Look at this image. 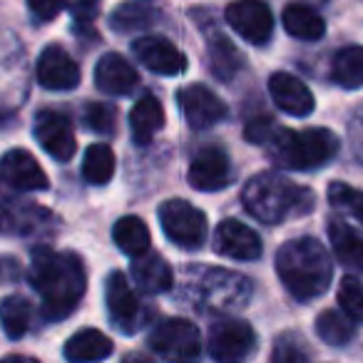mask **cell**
I'll list each match as a JSON object with an SVG mask.
<instances>
[{"instance_id":"obj_20","label":"cell","mask_w":363,"mask_h":363,"mask_svg":"<svg viewBox=\"0 0 363 363\" xmlns=\"http://www.w3.org/2000/svg\"><path fill=\"white\" fill-rule=\"evenodd\" d=\"M132 279L145 294H162L172 289L174 274L160 254L147 252L142 257H135V262H132Z\"/></svg>"},{"instance_id":"obj_3","label":"cell","mask_w":363,"mask_h":363,"mask_svg":"<svg viewBox=\"0 0 363 363\" xmlns=\"http://www.w3.org/2000/svg\"><path fill=\"white\" fill-rule=\"evenodd\" d=\"M244 207L252 217L264 224H279L289 217L308 214L313 207V194L298 187L277 172H262L244 184Z\"/></svg>"},{"instance_id":"obj_4","label":"cell","mask_w":363,"mask_h":363,"mask_svg":"<svg viewBox=\"0 0 363 363\" xmlns=\"http://www.w3.org/2000/svg\"><path fill=\"white\" fill-rule=\"evenodd\" d=\"M272 160L286 169H316L333 160L338 152V137L326 127H311V130H284L277 127L272 140L267 142Z\"/></svg>"},{"instance_id":"obj_29","label":"cell","mask_w":363,"mask_h":363,"mask_svg":"<svg viewBox=\"0 0 363 363\" xmlns=\"http://www.w3.org/2000/svg\"><path fill=\"white\" fill-rule=\"evenodd\" d=\"M115 174V152L102 142H95L85 150L82 177L90 184H107Z\"/></svg>"},{"instance_id":"obj_15","label":"cell","mask_w":363,"mask_h":363,"mask_svg":"<svg viewBox=\"0 0 363 363\" xmlns=\"http://www.w3.org/2000/svg\"><path fill=\"white\" fill-rule=\"evenodd\" d=\"M132 52L137 55V60L147 67V70L157 72V75H179L187 70V57L174 43H169L167 38L147 35L132 43Z\"/></svg>"},{"instance_id":"obj_31","label":"cell","mask_w":363,"mask_h":363,"mask_svg":"<svg viewBox=\"0 0 363 363\" xmlns=\"http://www.w3.org/2000/svg\"><path fill=\"white\" fill-rule=\"evenodd\" d=\"M316 333L328 346H346L353 338V323L348 321L346 313L338 311H323L316 318Z\"/></svg>"},{"instance_id":"obj_27","label":"cell","mask_w":363,"mask_h":363,"mask_svg":"<svg viewBox=\"0 0 363 363\" xmlns=\"http://www.w3.org/2000/svg\"><path fill=\"white\" fill-rule=\"evenodd\" d=\"M30 316H33L30 301L18 296V294L6 296L0 301V326H3L6 336L13 338V341H18V338H23L28 333V328H30Z\"/></svg>"},{"instance_id":"obj_12","label":"cell","mask_w":363,"mask_h":363,"mask_svg":"<svg viewBox=\"0 0 363 363\" xmlns=\"http://www.w3.org/2000/svg\"><path fill=\"white\" fill-rule=\"evenodd\" d=\"M187 182L199 192H217L232 182V162L229 155L217 145H209L192 160Z\"/></svg>"},{"instance_id":"obj_39","label":"cell","mask_w":363,"mask_h":363,"mask_svg":"<svg viewBox=\"0 0 363 363\" xmlns=\"http://www.w3.org/2000/svg\"><path fill=\"white\" fill-rule=\"evenodd\" d=\"M16 217L8 207H0V234H11L16 232Z\"/></svg>"},{"instance_id":"obj_7","label":"cell","mask_w":363,"mask_h":363,"mask_svg":"<svg viewBox=\"0 0 363 363\" xmlns=\"http://www.w3.org/2000/svg\"><path fill=\"white\" fill-rule=\"evenodd\" d=\"M160 224L167 239L184 249H197L207 239V217L184 199H169L160 207Z\"/></svg>"},{"instance_id":"obj_1","label":"cell","mask_w":363,"mask_h":363,"mask_svg":"<svg viewBox=\"0 0 363 363\" xmlns=\"http://www.w3.org/2000/svg\"><path fill=\"white\" fill-rule=\"evenodd\" d=\"M30 281L43 298V311L57 321L75 311L85 294V267L72 252H52L38 247L30 262Z\"/></svg>"},{"instance_id":"obj_6","label":"cell","mask_w":363,"mask_h":363,"mask_svg":"<svg viewBox=\"0 0 363 363\" xmlns=\"http://www.w3.org/2000/svg\"><path fill=\"white\" fill-rule=\"evenodd\" d=\"M207 348L217 363H247L257 351V336L247 321L224 318L209 328Z\"/></svg>"},{"instance_id":"obj_33","label":"cell","mask_w":363,"mask_h":363,"mask_svg":"<svg viewBox=\"0 0 363 363\" xmlns=\"http://www.w3.org/2000/svg\"><path fill=\"white\" fill-rule=\"evenodd\" d=\"M338 306L351 321H363V286L358 279L346 277L338 286Z\"/></svg>"},{"instance_id":"obj_36","label":"cell","mask_w":363,"mask_h":363,"mask_svg":"<svg viewBox=\"0 0 363 363\" xmlns=\"http://www.w3.org/2000/svg\"><path fill=\"white\" fill-rule=\"evenodd\" d=\"M274 132H277L274 120H269V117H259V120H252L247 125V140L259 142V145H267V142L272 140Z\"/></svg>"},{"instance_id":"obj_10","label":"cell","mask_w":363,"mask_h":363,"mask_svg":"<svg viewBox=\"0 0 363 363\" xmlns=\"http://www.w3.org/2000/svg\"><path fill=\"white\" fill-rule=\"evenodd\" d=\"M179 110L192 130H209L227 117V105L204 85H187L177 92Z\"/></svg>"},{"instance_id":"obj_30","label":"cell","mask_w":363,"mask_h":363,"mask_svg":"<svg viewBox=\"0 0 363 363\" xmlns=\"http://www.w3.org/2000/svg\"><path fill=\"white\" fill-rule=\"evenodd\" d=\"M209 62H212V72L219 80H232L234 72L242 67V55L227 35L217 33L209 38Z\"/></svg>"},{"instance_id":"obj_16","label":"cell","mask_w":363,"mask_h":363,"mask_svg":"<svg viewBox=\"0 0 363 363\" xmlns=\"http://www.w3.org/2000/svg\"><path fill=\"white\" fill-rule=\"evenodd\" d=\"M38 82L45 90H72L80 82V67L60 45H48L38 57Z\"/></svg>"},{"instance_id":"obj_21","label":"cell","mask_w":363,"mask_h":363,"mask_svg":"<svg viewBox=\"0 0 363 363\" xmlns=\"http://www.w3.org/2000/svg\"><path fill=\"white\" fill-rule=\"evenodd\" d=\"M157 18H160V8L155 0H127L112 11L110 28L117 33H140L155 26Z\"/></svg>"},{"instance_id":"obj_19","label":"cell","mask_w":363,"mask_h":363,"mask_svg":"<svg viewBox=\"0 0 363 363\" xmlns=\"http://www.w3.org/2000/svg\"><path fill=\"white\" fill-rule=\"evenodd\" d=\"M140 82L137 70L117 52H107L100 57L95 67V85L100 87L105 95H130Z\"/></svg>"},{"instance_id":"obj_26","label":"cell","mask_w":363,"mask_h":363,"mask_svg":"<svg viewBox=\"0 0 363 363\" xmlns=\"http://www.w3.org/2000/svg\"><path fill=\"white\" fill-rule=\"evenodd\" d=\"M112 239L132 259L150 252V229L140 217H122L112 229Z\"/></svg>"},{"instance_id":"obj_38","label":"cell","mask_w":363,"mask_h":363,"mask_svg":"<svg viewBox=\"0 0 363 363\" xmlns=\"http://www.w3.org/2000/svg\"><path fill=\"white\" fill-rule=\"evenodd\" d=\"M70 8L77 18L90 21V18L97 13V0H70Z\"/></svg>"},{"instance_id":"obj_14","label":"cell","mask_w":363,"mask_h":363,"mask_svg":"<svg viewBox=\"0 0 363 363\" xmlns=\"http://www.w3.org/2000/svg\"><path fill=\"white\" fill-rule=\"evenodd\" d=\"M105 303L110 321L115 323L120 331L135 333L142 321V306L137 301L135 291L127 284V279L120 272H112L105 281Z\"/></svg>"},{"instance_id":"obj_8","label":"cell","mask_w":363,"mask_h":363,"mask_svg":"<svg viewBox=\"0 0 363 363\" xmlns=\"http://www.w3.org/2000/svg\"><path fill=\"white\" fill-rule=\"evenodd\" d=\"M199 294L212 308H237L252 296V281L242 274L209 269L199 274Z\"/></svg>"},{"instance_id":"obj_32","label":"cell","mask_w":363,"mask_h":363,"mask_svg":"<svg viewBox=\"0 0 363 363\" xmlns=\"http://www.w3.org/2000/svg\"><path fill=\"white\" fill-rule=\"evenodd\" d=\"M272 363H311V351H308L306 341L301 336L284 333L281 338H277Z\"/></svg>"},{"instance_id":"obj_13","label":"cell","mask_w":363,"mask_h":363,"mask_svg":"<svg viewBox=\"0 0 363 363\" xmlns=\"http://www.w3.org/2000/svg\"><path fill=\"white\" fill-rule=\"evenodd\" d=\"M214 252L234 262H254L262 257L264 244L252 227L239 219H224L214 232Z\"/></svg>"},{"instance_id":"obj_11","label":"cell","mask_w":363,"mask_h":363,"mask_svg":"<svg viewBox=\"0 0 363 363\" xmlns=\"http://www.w3.org/2000/svg\"><path fill=\"white\" fill-rule=\"evenodd\" d=\"M35 140L40 142V147L57 162H67L72 160L77 150V140L75 132H72V125L62 112L55 110H43L38 112L35 117Z\"/></svg>"},{"instance_id":"obj_18","label":"cell","mask_w":363,"mask_h":363,"mask_svg":"<svg viewBox=\"0 0 363 363\" xmlns=\"http://www.w3.org/2000/svg\"><path fill=\"white\" fill-rule=\"evenodd\" d=\"M0 177L16 189H28V192H40L48 189L50 179L38 164V160L26 150H11L0 160Z\"/></svg>"},{"instance_id":"obj_34","label":"cell","mask_w":363,"mask_h":363,"mask_svg":"<svg viewBox=\"0 0 363 363\" xmlns=\"http://www.w3.org/2000/svg\"><path fill=\"white\" fill-rule=\"evenodd\" d=\"M328 202L333 207L351 212L363 224V192L348 187V184H341V182H333L331 187H328Z\"/></svg>"},{"instance_id":"obj_22","label":"cell","mask_w":363,"mask_h":363,"mask_svg":"<svg viewBox=\"0 0 363 363\" xmlns=\"http://www.w3.org/2000/svg\"><path fill=\"white\" fill-rule=\"evenodd\" d=\"M112 353V341L97 328H82L67 338L65 358L70 363H95Z\"/></svg>"},{"instance_id":"obj_25","label":"cell","mask_w":363,"mask_h":363,"mask_svg":"<svg viewBox=\"0 0 363 363\" xmlns=\"http://www.w3.org/2000/svg\"><path fill=\"white\" fill-rule=\"evenodd\" d=\"M328 239H331L333 254L341 259L346 267L363 269V234H358L346 222L331 219L328 222Z\"/></svg>"},{"instance_id":"obj_9","label":"cell","mask_w":363,"mask_h":363,"mask_svg":"<svg viewBox=\"0 0 363 363\" xmlns=\"http://www.w3.org/2000/svg\"><path fill=\"white\" fill-rule=\"evenodd\" d=\"M224 18L232 26V30L239 33L252 45H264L272 40L274 16L264 0H234Z\"/></svg>"},{"instance_id":"obj_35","label":"cell","mask_w":363,"mask_h":363,"mask_svg":"<svg viewBox=\"0 0 363 363\" xmlns=\"http://www.w3.org/2000/svg\"><path fill=\"white\" fill-rule=\"evenodd\" d=\"M115 122H117V112L112 105L105 102H90L85 107V125L92 132H100V135H112L115 132Z\"/></svg>"},{"instance_id":"obj_2","label":"cell","mask_w":363,"mask_h":363,"mask_svg":"<svg viewBox=\"0 0 363 363\" xmlns=\"http://www.w3.org/2000/svg\"><path fill=\"white\" fill-rule=\"evenodd\" d=\"M277 274L298 301H311L328 289L333 277L331 257L313 237L286 242L277 254Z\"/></svg>"},{"instance_id":"obj_40","label":"cell","mask_w":363,"mask_h":363,"mask_svg":"<svg viewBox=\"0 0 363 363\" xmlns=\"http://www.w3.org/2000/svg\"><path fill=\"white\" fill-rule=\"evenodd\" d=\"M0 363H40V361L33 356H6Z\"/></svg>"},{"instance_id":"obj_5","label":"cell","mask_w":363,"mask_h":363,"mask_svg":"<svg viewBox=\"0 0 363 363\" xmlns=\"http://www.w3.org/2000/svg\"><path fill=\"white\" fill-rule=\"evenodd\" d=\"M150 348L167 363H192L202 351V338L187 318H164L152 328Z\"/></svg>"},{"instance_id":"obj_17","label":"cell","mask_w":363,"mask_h":363,"mask_svg":"<svg viewBox=\"0 0 363 363\" xmlns=\"http://www.w3.org/2000/svg\"><path fill=\"white\" fill-rule=\"evenodd\" d=\"M269 95L279 110L291 117H308L316 107L311 90L291 72H274L269 77Z\"/></svg>"},{"instance_id":"obj_37","label":"cell","mask_w":363,"mask_h":363,"mask_svg":"<svg viewBox=\"0 0 363 363\" xmlns=\"http://www.w3.org/2000/svg\"><path fill=\"white\" fill-rule=\"evenodd\" d=\"M62 6H65V0H28V8H30L38 21H52V18H57Z\"/></svg>"},{"instance_id":"obj_41","label":"cell","mask_w":363,"mask_h":363,"mask_svg":"<svg viewBox=\"0 0 363 363\" xmlns=\"http://www.w3.org/2000/svg\"><path fill=\"white\" fill-rule=\"evenodd\" d=\"M122 363H155V361L147 358V356H142V353H130V356L122 358Z\"/></svg>"},{"instance_id":"obj_23","label":"cell","mask_w":363,"mask_h":363,"mask_svg":"<svg viewBox=\"0 0 363 363\" xmlns=\"http://www.w3.org/2000/svg\"><path fill=\"white\" fill-rule=\"evenodd\" d=\"M164 125V110L155 95H145L137 100V105L130 112V130L132 140L137 145H147Z\"/></svg>"},{"instance_id":"obj_28","label":"cell","mask_w":363,"mask_h":363,"mask_svg":"<svg viewBox=\"0 0 363 363\" xmlns=\"http://www.w3.org/2000/svg\"><path fill=\"white\" fill-rule=\"evenodd\" d=\"M331 77L333 82H338L341 87H348V90L363 87V48L351 45L338 50L331 65Z\"/></svg>"},{"instance_id":"obj_24","label":"cell","mask_w":363,"mask_h":363,"mask_svg":"<svg viewBox=\"0 0 363 363\" xmlns=\"http://www.w3.org/2000/svg\"><path fill=\"white\" fill-rule=\"evenodd\" d=\"M281 23L289 35L298 38V40H318L326 33L323 18L313 8L303 6V3H291V6L284 8Z\"/></svg>"}]
</instances>
